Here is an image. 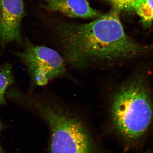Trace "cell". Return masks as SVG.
I'll return each mask as SVG.
<instances>
[{"label":"cell","instance_id":"cell-1","mask_svg":"<svg viewBox=\"0 0 153 153\" xmlns=\"http://www.w3.org/2000/svg\"><path fill=\"white\" fill-rule=\"evenodd\" d=\"M119 14V10L113 8L88 24L61 25L58 37L66 62L75 68H85L93 63L131 58L152 49L127 36Z\"/></svg>","mask_w":153,"mask_h":153},{"label":"cell","instance_id":"cell-2","mask_svg":"<svg viewBox=\"0 0 153 153\" xmlns=\"http://www.w3.org/2000/svg\"><path fill=\"white\" fill-rule=\"evenodd\" d=\"M9 100L47 125L50 133L47 153H98L84 123L65 111L46 91L30 93L17 87L11 91Z\"/></svg>","mask_w":153,"mask_h":153},{"label":"cell","instance_id":"cell-3","mask_svg":"<svg viewBox=\"0 0 153 153\" xmlns=\"http://www.w3.org/2000/svg\"><path fill=\"white\" fill-rule=\"evenodd\" d=\"M110 115L114 128L124 140H137L146 133L153 120V103L145 76H135L117 90Z\"/></svg>","mask_w":153,"mask_h":153},{"label":"cell","instance_id":"cell-4","mask_svg":"<svg viewBox=\"0 0 153 153\" xmlns=\"http://www.w3.org/2000/svg\"><path fill=\"white\" fill-rule=\"evenodd\" d=\"M22 46V50L11 52L26 68L30 79L28 92H34L66 74L64 59L56 50L34 44L27 38Z\"/></svg>","mask_w":153,"mask_h":153},{"label":"cell","instance_id":"cell-5","mask_svg":"<svg viewBox=\"0 0 153 153\" xmlns=\"http://www.w3.org/2000/svg\"><path fill=\"white\" fill-rule=\"evenodd\" d=\"M25 14L23 0H0V45L2 49L14 42L22 46L21 26Z\"/></svg>","mask_w":153,"mask_h":153},{"label":"cell","instance_id":"cell-6","mask_svg":"<svg viewBox=\"0 0 153 153\" xmlns=\"http://www.w3.org/2000/svg\"><path fill=\"white\" fill-rule=\"evenodd\" d=\"M42 7L49 11H57L74 18H99L101 15L90 7L88 0H45Z\"/></svg>","mask_w":153,"mask_h":153},{"label":"cell","instance_id":"cell-7","mask_svg":"<svg viewBox=\"0 0 153 153\" xmlns=\"http://www.w3.org/2000/svg\"><path fill=\"white\" fill-rule=\"evenodd\" d=\"M16 85L13 65L10 63L0 64V107L7 104L5 95L9 88Z\"/></svg>","mask_w":153,"mask_h":153},{"label":"cell","instance_id":"cell-8","mask_svg":"<svg viewBox=\"0 0 153 153\" xmlns=\"http://www.w3.org/2000/svg\"><path fill=\"white\" fill-rule=\"evenodd\" d=\"M135 12L140 17L144 24L149 25L153 21V0H144Z\"/></svg>","mask_w":153,"mask_h":153},{"label":"cell","instance_id":"cell-9","mask_svg":"<svg viewBox=\"0 0 153 153\" xmlns=\"http://www.w3.org/2000/svg\"><path fill=\"white\" fill-rule=\"evenodd\" d=\"M117 10L135 11L144 0H107Z\"/></svg>","mask_w":153,"mask_h":153},{"label":"cell","instance_id":"cell-10","mask_svg":"<svg viewBox=\"0 0 153 153\" xmlns=\"http://www.w3.org/2000/svg\"><path fill=\"white\" fill-rule=\"evenodd\" d=\"M5 128L6 127L4 124L0 120V136H1L2 132ZM0 153H10L6 152L5 150L3 147L1 141V139H0Z\"/></svg>","mask_w":153,"mask_h":153}]
</instances>
